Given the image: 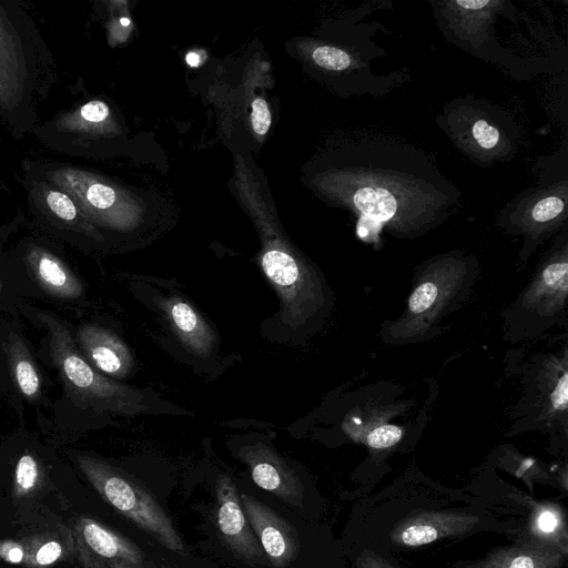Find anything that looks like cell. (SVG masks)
Returning a JSON list of instances; mask_svg holds the SVG:
<instances>
[{"label": "cell", "instance_id": "17", "mask_svg": "<svg viewBox=\"0 0 568 568\" xmlns=\"http://www.w3.org/2000/svg\"><path fill=\"white\" fill-rule=\"evenodd\" d=\"M530 531L542 541V545L560 551L562 546L566 551V525L564 514L558 506L550 504L538 506L531 516Z\"/></svg>", "mask_w": 568, "mask_h": 568}, {"label": "cell", "instance_id": "5", "mask_svg": "<svg viewBox=\"0 0 568 568\" xmlns=\"http://www.w3.org/2000/svg\"><path fill=\"white\" fill-rule=\"evenodd\" d=\"M540 169L538 183L524 189L499 211L497 222L504 229L536 237L567 221V164L551 169L548 162Z\"/></svg>", "mask_w": 568, "mask_h": 568}, {"label": "cell", "instance_id": "27", "mask_svg": "<svg viewBox=\"0 0 568 568\" xmlns=\"http://www.w3.org/2000/svg\"><path fill=\"white\" fill-rule=\"evenodd\" d=\"M551 405L555 409L566 412L568 406V374L565 371L558 379L556 387L550 396Z\"/></svg>", "mask_w": 568, "mask_h": 568}, {"label": "cell", "instance_id": "10", "mask_svg": "<svg viewBox=\"0 0 568 568\" xmlns=\"http://www.w3.org/2000/svg\"><path fill=\"white\" fill-rule=\"evenodd\" d=\"M241 459L247 465L253 481L287 504L302 506L304 487L285 459L268 445L256 442L241 448Z\"/></svg>", "mask_w": 568, "mask_h": 568}, {"label": "cell", "instance_id": "1", "mask_svg": "<svg viewBox=\"0 0 568 568\" xmlns=\"http://www.w3.org/2000/svg\"><path fill=\"white\" fill-rule=\"evenodd\" d=\"M341 203L363 226L414 236L438 226L462 206V191L423 150L388 138H359L332 178Z\"/></svg>", "mask_w": 568, "mask_h": 568}, {"label": "cell", "instance_id": "13", "mask_svg": "<svg viewBox=\"0 0 568 568\" xmlns=\"http://www.w3.org/2000/svg\"><path fill=\"white\" fill-rule=\"evenodd\" d=\"M159 307L187 349L200 357H207L213 353L216 334L192 304L183 297L172 295L161 298Z\"/></svg>", "mask_w": 568, "mask_h": 568}, {"label": "cell", "instance_id": "8", "mask_svg": "<svg viewBox=\"0 0 568 568\" xmlns=\"http://www.w3.org/2000/svg\"><path fill=\"white\" fill-rule=\"evenodd\" d=\"M216 526L229 549L250 565L265 564V554L255 537L233 480L221 475L216 483Z\"/></svg>", "mask_w": 568, "mask_h": 568}, {"label": "cell", "instance_id": "24", "mask_svg": "<svg viewBox=\"0 0 568 568\" xmlns=\"http://www.w3.org/2000/svg\"><path fill=\"white\" fill-rule=\"evenodd\" d=\"M542 283L556 290H562L564 293L567 292L568 286V263L567 261L559 260L554 263L548 264L541 274Z\"/></svg>", "mask_w": 568, "mask_h": 568}, {"label": "cell", "instance_id": "22", "mask_svg": "<svg viewBox=\"0 0 568 568\" xmlns=\"http://www.w3.org/2000/svg\"><path fill=\"white\" fill-rule=\"evenodd\" d=\"M403 430L396 425H382L372 429L366 436V444L376 449L387 448L399 442Z\"/></svg>", "mask_w": 568, "mask_h": 568}, {"label": "cell", "instance_id": "14", "mask_svg": "<svg viewBox=\"0 0 568 568\" xmlns=\"http://www.w3.org/2000/svg\"><path fill=\"white\" fill-rule=\"evenodd\" d=\"M29 270L48 294L63 300H75L83 294V285L74 273L51 252L33 246L28 251Z\"/></svg>", "mask_w": 568, "mask_h": 568}, {"label": "cell", "instance_id": "19", "mask_svg": "<svg viewBox=\"0 0 568 568\" xmlns=\"http://www.w3.org/2000/svg\"><path fill=\"white\" fill-rule=\"evenodd\" d=\"M24 564L28 568H48L59 561L65 552L60 538L41 536L24 546Z\"/></svg>", "mask_w": 568, "mask_h": 568}, {"label": "cell", "instance_id": "9", "mask_svg": "<svg viewBox=\"0 0 568 568\" xmlns=\"http://www.w3.org/2000/svg\"><path fill=\"white\" fill-rule=\"evenodd\" d=\"M240 500L248 524L274 568H285L298 555L300 541L293 526L266 504L248 494Z\"/></svg>", "mask_w": 568, "mask_h": 568}, {"label": "cell", "instance_id": "29", "mask_svg": "<svg viewBox=\"0 0 568 568\" xmlns=\"http://www.w3.org/2000/svg\"><path fill=\"white\" fill-rule=\"evenodd\" d=\"M358 568H393L386 560L372 551H363L358 558Z\"/></svg>", "mask_w": 568, "mask_h": 568}, {"label": "cell", "instance_id": "25", "mask_svg": "<svg viewBox=\"0 0 568 568\" xmlns=\"http://www.w3.org/2000/svg\"><path fill=\"white\" fill-rule=\"evenodd\" d=\"M252 126L255 133L264 135L271 125V112L266 101L262 98H256L252 102Z\"/></svg>", "mask_w": 568, "mask_h": 568}, {"label": "cell", "instance_id": "21", "mask_svg": "<svg viewBox=\"0 0 568 568\" xmlns=\"http://www.w3.org/2000/svg\"><path fill=\"white\" fill-rule=\"evenodd\" d=\"M42 199L47 210L58 220L70 225L79 223V209L75 202L60 189H44Z\"/></svg>", "mask_w": 568, "mask_h": 568}, {"label": "cell", "instance_id": "16", "mask_svg": "<svg viewBox=\"0 0 568 568\" xmlns=\"http://www.w3.org/2000/svg\"><path fill=\"white\" fill-rule=\"evenodd\" d=\"M6 352L19 392L30 400L38 398L41 393V377L26 343L18 335L11 334Z\"/></svg>", "mask_w": 568, "mask_h": 568}, {"label": "cell", "instance_id": "15", "mask_svg": "<svg viewBox=\"0 0 568 568\" xmlns=\"http://www.w3.org/2000/svg\"><path fill=\"white\" fill-rule=\"evenodd\" d=\"M564 559L565 554L546 545L506 547L494 550L471 568H559Z\"/></svg>", "mask_w": 568, "mask_h": 568}, {"label": "cell", "instance_id": "20", "mask_svg": "<svg viewBox=\"0 0 568 568\" xmlns=\"http://www.w3.org/2000/svg\"><path fill=\"white\" fill-rule=\"evenodd\" d=\"M42 469L39 460L31 454L20 456L14 468L13 494L23 497L32 493L39 485Z\"/></svg>", "mask_w": 568, "mask_h": 568}, {"label": "cell", "instance_id": "26", "mask_svg": "<svg viewBox=\"0 0 568 568\" xmlns=\"http://www.w3.org/2000/svg\"><path fill=\"white\" fill-rule=\"evenodd\" d=\"M74 114L83 120L99 123V122L104 121L109 116L110 110H109V106L104 102L99 101V100H92V101L83 104L77 111V113L74 112Z\"/></svg>", "mask_w": 568, "mask_h": 568}, {"label": "cell", "instance_id": "30", "mask_svg": "<svg viewBox=\"0 0 568 568\" xmlns=\"http://www.w3.org/2000/svg\"><path fill=\"white\" fill-rule=\"evenodd\" d=\"M185 61L191 67H197L201 62L200 55L195 52H189L185 57Z\"/></svg>", "mask_w": 568, "mask_h": 568}, {"label": "cell", "instance_id": "12", "mask_svg": "<svg viewBox=\"0 0 568 568\" xmlns=\"http://www.w3.org/2000/svg\"><path fill=\"white\" fill-rule=\"evenodd\" d=\"M478 521V517L464 513H420L402 520L393 529L392 540L402 546L417 547L469 531Z\"/></svg>", "mask_w": 568, "mask_h": 568}, {"label": "cell", "instance_id": "3", "mask_svg": "<svg viewBox=\"0 0 568 568\" xmlns=\"http://www.w3.org/2000/svg\"><path fill=\"white\" fill-rule=\"evenodd\" d=\"M436 122L459 152L481 168L511 161L517 154L519 131L514 119L484 99L456 98Z\"/></svg>", "mask_w": 568, "mask_h": 568}, {"label": "cell", "instance_id": "4", "mask_svg": "<svg viewBox=\"0 0 568 568\" xmlns=\"http://www.w3.org/2000/svg\"><path fill=\"white\" fill-rule=\"evenodd\" d=\"M78 465L100 496L163 547L185 552L182 537L156 498L136 480L106 462L80 455Z\"/></svg>", "mask_w": 568, "mask_h": 568}, {"label": "cell", "instance_id": "31", "mask_svg": "<svg viewBox=\"0 0 568 568\" xmlns=\"http://www.w3.org/2000/svg\"><path fill=\"white\" fill-rule=\"evenodd\" d=\"M120 22H121L122 26L126 27V26L130 24V19L129 18H121Z\"/></svg>", "mask_w": 568, "mask_h": 568}, {"label": "cell", "instance_id": "28", "mask_svg": "<svg viewBox=\"0 0 568 568\" xmlns=\"http://www.w3.org/2000/svg\"><path fill=\"white\" fill-rule=\"evenodd\" d=\"M24 546L14 540H4L2 559L11 564H20L24 561Z\"/></svg>", "mask_w": 568, "mask_h": 568}, {"label": "cell", "instance_id": "11", "mask_svg": "<svg viewBox=\"0 0 568 568\" xmlns=\"http://www.w3.org/2000/svg\"><path fill=\"white\" fill-rule=\"evenodd\" d=\"M82 356L104 376L122 379L134 365L128 345L114 332L98 325H82L77 332Z\"/></svg>", "mask_w": 568, "mask_h": 568}, {"label": "cell", "instance_id": "2", "mask_svg": "<svg viewBox=\"0 0 568 568\" xmlns=\"http://www.w3.org/2000/svg\"><path fill=\"white\" fill-rule=\"evenodd\" d=\"M49 329L50 353L71 400L97 413L135 416L153 412L154 400L144 390L111 379L82 356L70 331L58 318L42 314Z\"/></svg>", "mask_w": 568, "mask_h": 568}, {"label": "cell", "instance_id": "23", "mask_svg": "<svg viewBox=\"0 0 568 568\" xmlns=\"http://www.w3.org/2000/svg\"><path fill=\"white\" fill-rule=\"evenodd\" d=\"M438 288L432 282L419 284L408 300L410 312L419 314L429 308L437 297Z\"/></svg>", "mask_w": 568, "mask_h": 568}, {"label": "cell", "instance_id": "7", "mask_svg": "<svg viewBox=\"0 0 568 568\" xmlns=\"http://www.w3.org/2000/svg\"><path fill=\"white\" fill-rule=\"evenodd\" d=\"M437 24L445 37L467 51L479 50L496 16L506 10L504 0H454L430 2Z\"/></svg>", "mask_w": 568, "mask_h": 568}, {"label": "cell", "instance_id": "18", "mask_svg": "<svg viewBox=\"0 0 568 568\" xmlns=\"http://www.w3.org/2000/svg\"><path fill=\"white\" fill-rule=\"evenodd\" d=\"M0 20V101H13L21 89V63Z\"/></svg>", "mask_w": 568, "mask_h": 568}, {"label": "cell", "instance_id": "32", "mask_svg": "<svg viewBox=\"0 0 568 568\" xmlns=\"http://www.w3.org/2000/svg\"><path fill=\"white\" fill-rule=\"evenodd\" d=\"M4 540H0V559H2Z\"/></svg>", "mask_w": 568, "mask_h": 568}, {"label": "cell", "instance_id": "6", "mask_svg": "<svg viewBox=\"0 0 568 568\" xmlns=\"http://www.w3.org/2000/svg\"><path fill=\"white\" fill-rule=\"evenodd\" d=\"M69 531L83 568H156L138 545L95 519L78 517Z\"/></svg>", "mask_w": 568, "mask_h": 568}]
</instances>
